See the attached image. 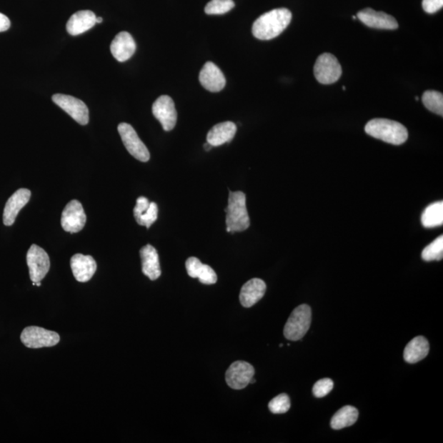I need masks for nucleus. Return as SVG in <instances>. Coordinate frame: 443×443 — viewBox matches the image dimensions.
Returning <instances> with one entry per match:
<instances>
[{
  "label": "nucleus",
  "instance_id": "obj_34",
  "mask_svg": "<svg viewBox=\"0 0 443 443\" xmlns=\"http://www.w3.org/2000/svg\"><path fill=\"white\" fill-rule=\"evenodd\" d=\"M204 149H206V151H211V149L213 148V146L211 145H210L209 143L207 142V143L204 144Z\"/></svg>",
  "mask_w": 443,
  "mask_h": 443
},
{
  "label": "nucleus",
  "instance_id": "obj_13",
  "mask_svg": "<svg viewBox=\"0 0 443 443\" xmlns=\"http://www.w3.org/2000/svg\"><path fill=\"white\" fill-rule=\"evenodd\" d=\"M357 18L371 29L384 30L398 29V22L392 16L384 12H377L372 9L359 11Z\"/></svg>",
  "mask_w": 443,
  "mask_h": 443
},
{
  "label": "nucleus",
  "instance_id": "obj_37",
  "mask_svg": "<svg viewBox=\"0 0 443 443\" xmlns=\"http://www.w3.org/2000/svg\"><path fill=\"white\" fill-rule=\"evenodd\" d=\"M415 99H417V101H419V97H415Z\"/></svg>",
  "mask_w": 443,
  "mask_h": 443
},
{
  "label": "nucleus",
  "instance_id": "obj_14",
  "mask_svg": "<svg viewBox=\"0 0 443 443\" xmlns=\"http://www.w3.org/2000/svg\"><path fill=\"white\" fill-rule=\"evenodd\" d=\"M199 82L210 92H219L225 87L226 79L217 65L207 62L204 65L199 76Z\"/></svg>",
  "mask_w": 443,
  "mask_h": 443
},
{
  "label": "nucleus",
  "instance_id": "obj_35",
  "mask_svg": "<svg viewBox=\"0 0 443 443\" xmlns=\"http://www.w3.org/2000/svg\"><path fill=\"white\" fill-rule=\"evenodd\" d=\"M103 19L101 16H96V24H101Z\"/></svg>",
  "mask_w": 443,
  "mask_h": 443
},
{
  "label": "nucleus",
  "instance_id": "obj_22",
  "mask_svg": "<svg viewBox=\"0 0 443 443\" xmlns=\"http://www.w3.org/2000/svg\"><path fill=\"white\" fill-rule=\"evenodd\" d=\"M237 133V126L232 121H224L212 127L208 132L207 142L213 147L220 146L229 143L234 139Z\"/></svg>",
  "mask_w": 443,
  "mask_h": 443
},
{
  "label": "nucleus",
  "instance_id": "obj_26",
  "mask_svg": "<svg viewBox=\"0 0 443 443\" xmlns=\"http://www.w3.org/2000/svg\"><path fill=\"white\" fill-rule=\"evenodd\" d=\"M422 101L424 106L437 115L443 114V96L441 92L427 91L424 93Z\"/></svg>",
  "mask_w": 443,
  "mask_h": 443
},
{
  "label": "nucleus",
  "instance_id": "obj_38",
  "mask_svg": "<svg viewBox=\"0 0 443 443\" xmlns=\"http://www.w3.org/2000/svg\"><path fill=\"white\" fill-rule=\"evenodd\" d=\"M279 347H284V345H282V344H280V345H279Z\"/></svg>",
  "mask_w": 443,
  "mask_h": 443
},
{
  "label": "nucleus",
  "instance_id": "obj_4",
  "mask_svg": "<svg viewBox=\"0 0 443 443\" xmlns=\"http://www.w3.org/2000/svg\"><path fill=\"white\" fill-rule=\"evenodd\" d=\"M312 312L308 304H301L293 310L284 327V336L287 340L299 341L307 334L312 324Z\"/></svg>",
  "mask_w": 443,
  "mask_h": 443
},
{
  "label": "nucleus",
  "instance_id": "obj_18",
  "mask_svg": "<svg viewBox=\"0 0 443 443\" xmlns=\"http://www.w3.org/2000/svg\"><path fill=\"white\" fill-rule=\"evenodd\" d=\"M265 282L259 279H253L242 287L240 302L244 307L250 308L262 300L266 292Z\"/></svg>",
  "mask_w": 443,
  "mask_h": 443
},
{
  "label": "nucleus",
  "instance_id": "obj_11",
  "mask_svg": "<svg viewBox=\"0 0 443 443\" xmlns=\"http://www.w3.org/2000/svg\"><path fill=\"white\" fill-rule=\"evenodd\" d=\"M254 368L246 362H236L226 372V382L231 389L241 390L245 389L254 378Z\"/></svg>",
  "mask_w": 443,
  "mask_h": 443
},
{
  "label": "nucleus",
  "instance_id": "obj_33",
  "mask_svg": "<svg viewBox=\"0 0 443 443\" xmlns=\"http://www.w3.org/2000/svg\"><path fill=\"white\" fill-rule=\"evenodd\" d=\"M11 26L10 20L7 16L0 13V32L6 31Z\"/></svg>",
  "mask_w": 443,
  "mask_h": 443
},
{
  "label": "nucleus",
  "instance_id": "obj_17",
  "mask_svg": "<svg viewBox=\"0 0 443 443\" xmlns=\"http://www.w3.org/2000/svg\"><path fill=\"white\" fill-rule=\"evenodd\" d=\"M136 44L130 33L123 31L119 33L111 43L110 51L114 59L123 63L131 58L135 54Z\"/></svg>",
  "mask_w": 443,
  "mask_h": 443
},
{
  "label": "nucleus",
  "instance_id": "obj_20",
  "mask_svg": "<svg viewBox=\"0 0 443 443\" xmlns=\"http://www.w3.org/2000/svg\"><path fill=\"white\" fill-rule=\"evenodd\" d=\"M186 269L191 278L199 279L203 284L212 285L217 282V274L214 270L210 266L202 264L196 257H191L186 260Z\"/></svg>",
  "mask_w": 443,
  "mask_h": 443
},
{
  "label": "nucleus",
  "instance_id": "obj_15",
  "mask_svg": "<svg viewBox=\"0 0 443 443\" xmlns=\"http://www.w3.org/2000/svg\"><path fill=\"white\" fill-rule=\"evenodd\" d=\"M31 193L26 188H21L11 196L5 204L3 220L4 225L12 226L21 209L29 202Z\"/></svg>",
  "mask_w": 443,
  "mask_h": 443
},
{
  "label": "nucleus",
  "instance_id": "obj_29",
  "mask_svg": "<svg viewBox=\"0 0 443 443\" xmlns=\"http://www.w3.org/2000/svg\"><path fill=\"white\" fill-rule=\"evenodd\" d=\"M291 407L290 398L285 393L274 397L269 403V411L274 414H284Z\"/></svg>",
  "mask_w": 443,
  "mask_h": 443
},
{
  "label": "nucleus",
  "instance_id": "obj_31",
  "mask_svg": "<svg viewBox=\"0 0 443 443\" xmlns=\"http://www.w3.org/2000/svg\"><path fill=\"white\" fill-rule=\"evenodd\" d=\"M334 381L330 379H320L315 383L313 387V393L315 397L321 398L329 394L334 389Z\"/></svg>",
  "mask_w": 443,
  "mask_h": 443
},
{
  "label": "nucleus",
  "instance_id": "obj_27",
  "mask_svg": "<svg viewBox=\"0 0 443 443\" xmlns=\"http://www.w3.org/2000/svg\"><path fill=\"white\" fill-rule=\"evenodd\" d=\"M443 257V237H437L436 240L430 243L424 249L422 259L425 262H434L441 260Z\"/></svg>",
  "mask_w": 443,
  "mask_h": 443
},
{
  "label": "nucleus",
  "instance_id": "obj_9",
  "mask_svg": "<svg viewBox=\"0 0 443 443\" xmlns=\"http://www.w3.org/2000/svg\"><path fill=\"white\" fill-rule=\"evenodd\" d=\"M52 101L79 124L84 126L89 123V109L86 104L80 99L63 94H56L53 96Z\"/></svg>",
  "mask_w": 443,
  "mask_h": 443
},
{
  "label": "nucleus",
  "instance_id": "obj_19",
  "mask_svg": "<svg viewBox=\"0 0 443 443\" xmlns=\"http://www.w3.org/2000/svg\"><path fill=\"white\" fill-rule=\"evenodd\" d=\"M96 24V14L90 10H82L71 16L66 24V31L71 36H79L91 29Z\"/></svg>",
  "mask_w": 443,
  "mask_h": 443
},
{
  "label": "nucleus",
  "instance_id": "obj_2",
  "mask_svg": "<svg viewBox=\"0 0 443 443\" xmlns=\"http://www.w3.org/2000/svg\"><path fill=\"white\" fill-rule=\"evenodd\" d=\"M368 135L392 145H402L408 139V131L398 121L385 119H375L365 126Z\"/></svg>",
  "mask_w": 443,
  "mask_h": 443
},
{
  "label": "nucleus",
  "instance_id": "obj_1",
  "mask_svg": "<svg viewBox=\"0 0 443 443\" xmlns=\"http://www.w3.org/2000/svg\"><path fill=\"white\" fill-rule=\"evenodd\" d=\"M292 15L287 9H277L259 16L254 22L252 33L254 37L269 41L279 36L289 26Z\"/></svg>",
  "mask_w": 443,
  "mask_h": 443
},
{
  "label": "nucleus",
  "instance_id": "obj_36",
  "mask_svg": "<svg viewBox=\"0 0 443 443\" xmlns=\"http://www.w3.org/2000/svg\"><path fill=\"white\" fill-rule=\"evenodd\" d=\"M36 286L41 287V282H36Z\"/></svg>",
  "mask_w": 443,
  "mask_h": 443
},
{
  "label": "nucleus",
  "instance_id": "obj_3",
  "mask_svg": "<svg viewBox=\"0 0 443 443\" xmlns=\"http://www.w3.org/2000/svg\"><path fill=\"white\" fill-rule=\"evenodd\" d=\"M225 211L227 232H243L250 227L247 197L242 191L229 192V206Z\"/></svg>",
  "mask_w": 443,
  "mask_h": 443
},
{
  "label": "nucleus",
  "instance_id": "obj_12",
  "mask_svg": "<svg viewBox=\"0 0 443 443\" xmlns=\"http://www.w3.org/2000/svg\"><path fill=\"white\" fill-rule=\"evenodd\" d=\"M154 118L159 121L166 131H171L176 124L177 114L173 99L161 96L154 101L152 107Z\"/></svg>",
  "mask_w": 443,
  "mask_h": 443
},
{
  "label": "nucleus",
  "instance_id": "obj_16",
  "mask_svg": "<svg viewBox=\"0 0 443 443\" xmlns=\"http://www.w3.org/2000/svg\"><path fill=\"white\" fill-rule=\"evenodd\" d=\"M70 264L74 278L80 282L90 281L96 272V260L91 256L76 254L71 257Z\"/></svg>",
  "mask_w": 443,
  "mask_h": 443
},
{
  "label": "nucleus",
  "instance_id": "obj_32",
  "mask_svg": "<svg viewBox=\"0 0 443 443\" xmlns=\"http://www.w3.org/2000/svg\"><path fill=\"white\" fill-rule=\"evenodd\" d=\"M422 6L426 13L434 14L443 6V0H423Z\"/></svg>",
  "mask_w": 443,
  "mask_h": 443
},
{
  "label": "nucleus",
  "instance_id": "obj_8",
  "mask_svg": "<svg viewBox=\"0 0 443 443\" xmlns=\"http://www.w3.org/2000/svg\"><path fill=\"white\" fill-rule=\"evenodd\" d=\"M26 262L29 268L30 278L33 282H41L51 268V262L43 248L32 245L26 254Z\"/></svg>",
  "mask_w": 443,
  "mask_h": 443
},
{
  "label": "nucleus",
  "instance_id": "obj_10",
  "mask_svg": "<svg viewBox=\"0 0 443 443\" xmlns=\"http://www.w3.org/2000/svg\"><path fill=\"white\" fill-rule=\"evenodd\" d=\"M86 215L81 204L79 201H71L64 209L61 225L65 232L76 234L84 228Z\"/></svg>",
  "mask_w": 443,
  "mask_h": 443
},
{
  "label": "nucleus",
  "instance_id": "obj_24",
  "mask_svg": "<svg viewBox=\"0 0 443 443\" xmlns=\"http://www.w3.org/2000/svg\"><path fill=\"white\" fill-rule=\"evenodd\" d=\"M359 412L357 408L346 406L341 408L332 418L331 427L336 430L350 427L357 422Z\"/></svg>",
  "mask_w": 443,
  "mask_h": 443
},
{
  "label": "nucleus",
  "instance_id": "obj_28",
  "mask_svg": "<svg viewBox=\"0 0 443 443\" xmlns=\"http://www.w3.org/2000/svg\"><path fill=\"white\" fill-rule=\"evenodd\" d=\"M235 7L234 0H211L204 9V12L209 15H221L229 13Z\"/></svg>",
  "mask_w": 443,
  "mask_h": 443
},
{
  "label": "nucleus",
  "instance_id": "obj_6",
  "mask_svg": "<svg viewBox=\"0 0 443 443\" xmlns=\"http://www.w3.org/2000/svg\"><path fill=\"white\" fill-rule=\"evenodd\" d=\"M21 340L29 348L38 349L51 347L57 345L60 337L57 332L40 328V327H27L21 334Z\"/></svg>",
  "mask_w": 443,
  "mask_h": 443
},
{
  "label": "nucleus",
  "instance_id": "obj_25",
  "mask_svg": "<svg viewBox=\"0 0 443 443\" xmlns=\"http://www.w3.org/2000/svg\"><path fill=\"white\" fill-rule=\"evenodd\" d=\"M421 222L424 228L432 229L442 226L443 224V203L442 201L431 204L425 209Z\"/></svg>",
  "mask_w": 443,
  "mask_h": 443
},
{
  "label": "nucleus",
  "instance_id": "obj_5",
  "mask_svg": "<svg viewBox=\"0 0 443 443\" xmlns=\"http://www.w3.org/2000/svg\"><path fill=\"white\" fill-rule=\"evenodd\" d=\"M314 74L321 84H332L340 79L342 66L334 55L325 53L317 59L314 66Z\"/></svg>",
  "mask_w": 443,
  "mask_h": 443
},
{
  "label": "nucleus",
  "instance_id": "obj_23",
  "mask_svg": "<svg viewBox=\"0 0 443 443\" xmlns=\"http://www.w3.org/2000/svg\"><path fill=\"white\" fill-rule=\"evenodd\" d=\"M429 344L424 337H414L408 343L404 351V359L409 364L417 363L428 356Z\"/></svg>",
  "mask_w": 443,
  "mask_h": 443
},
{
  "label": "nucleus",
  "instance_id": "obj_30",
  "mask_svg": "<svg viewBox=\"0 0 443 443\" xmlns=\"http://www.w3.org/2000/svg\"><path fill=\"white\" fill-rule=\"evenodd\" d=\"M158 219V206L154 202L149 204V207L145 213H143L139 217L136 219L137 224L141 226H145L147 229Z\"/></svg>",
  "mask_w": 443,
  "mask_h": 443
},
{
  "label": "nucleus",
  "instance_id": "obj_7",
  "mask_svg": "<svg viewBox=\"0 0 443 443\" xmlns=\"http://www.w3.org/2000/svg\"><path fill=\"white\" fill-rule=\"evenodd\" d=\"M118 130L127 151L139 161H149L151 154L134 129L130 124L123 123L119 125Z\"/></svg>",
  "mask_w": 443,
  "mask_h": 443
},
{
  "label": "nucleus",
  "instance_id": "obj_21",
  "mask_svg": "<svg viewBox=\"0 0 443 443\" xmlns=\"http://www.w3.org/2000/svg\"><path fill=\"white\" fill-rule=\"evenodd\" d=\"M142 272L152 281L156 280L161 275L159 254L151 245L143 247L140 251Z\"/></svg>",
  "mask_w": 443,
  "mask_h": 443
}]
</instances>
